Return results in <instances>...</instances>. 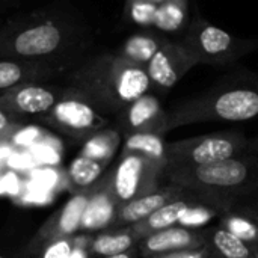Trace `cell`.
Instances as JSON below:
<instances>
[{
	"mask_svg": "<svg viewBox=\"0 0 258 258\" xmlns=\"http://www.w3.org/2000/svg\"><path fill=\"white\" fill-rule=\"evenodd\" d=\"M258 118V74L243 71L224 77L206 91L166 112L165 132L198 122H240Z\"/></svg>",
	"mask_w": 258,
	"mask_h": 258,
	"instance_id": "cell-1",
	"label": "cell"
},
{
	"mask_svg": "<svg viewBox=\"0 0 258 258\" xmlns=\"http://www.w3.org/2000/svg\"><path fill=\"white\" fill-rule=\"evenodd\" d=\"M70 89L83 95L101 112H121L147 94L151 80L139 67L119 53L97 56L68 76Z\"/></svg>",
	"mask_w": 258,
	"mask_h": 258,
	"instance_id": "cell-2",
	"label": "cell"
},
{
	"mask_svg": "<svg viewBox=\"0 0 258 258\" xmlns=\"http://www.w3.org/2000/svg\"><path fill=\"white\" fill-rule=\"evenodd\" d=\"M163 178L201 195L224 213L239 198L258 192V156L245 153L204 166L165 169Z\"/></svg>",
	"mask_w": 258,
	"mask_h": 258,
	"instance_id": "cell-3",
	"label": "cell"
},
{
	"mask_svg": "<svg viewBox=\"0 0 258 258\" xmlns=\"http://www.w3.org/2000/svg\"><path fill=\"white\" fill-rule=\"evenodd\" d=\"M248 141L242 130H224L169 142L165 169L204 166L245 154Z\"/></svg>",
	"mask_w": 258,
	"mask_h": 258,
	"instance_id": "cell-4",
	"label": "cell"
},
{
	"mask_svg": "<svg viewBox=\"0 0 258 258\" xmlns=\"http://www.w3.org/2000/svg\"><path fill=\"white\" fill-rule=\"evenodd\" d=\"M183 42L192 51L198 63L219 67L231 65L258 50V39L234 36L212 24L200 14L190 21Z\"/></svg>",
	"mask_w": 258,
	"mask_h": 258,
	"instance_id": "cell-5",
	"label": "cell"
},
{
	"mask_svg": "<svg viewBox=\"0 0 258 258\" xmlns=\"http://www.w3.org/2000/svg\"><path fill=\"white\" fill-rule=\"evenodd\" d=\"M68 39V29L60 21H38L8 35L0 42V54L15 59L47 60V57L59 53Z\"/></svg>",
	"mask_w": 258,
	"mask_h": 258,
	"instance_id": "cell-6",
	"label": "cell"
},
{
	"mask_svg": "<svg viewBox=\"0 0 258 258\" xmlns=\"http://www.w3.org/2000/svg\"><path fill=\"white\" fill-rule=\"evenodd\" d=\"M41 119L60 133L85 141L107 127V118L103 112L70 88L60 94L54 106Z\"/></svg>",
	"mask_w": 258,
	"mask_h": 258,
	"instance_id": "cell-7",
	"label": "cell"
},
{
	"mask_svg": "<svg viewBox=\"0 0 258 258\" xmlns=\"http://www.w3.org/2000/svg\"><path fill=\"white\" fill-rule=\"evenodd\" d=\"M166 165L136 153H122L116 168L109 174L110 190L119 204L160 187Z\"/></svg>",
	"mask_w": 258,
	"mask_h": 258,
	"instance_id": "cell-8",
	"label": "cell"
},
{
	"mask_svg": "<svg viewBox=\"0 0 258 258\" xmlns=\"http://www.w3.org/2000/svg\"><path fill=\"white\" fill-rule=\"evenodd\" d=\"M97 184H98V181L94 186H91L82 192L73 194V197L57 212H54L45 221V224L36 231V234L32 237V240L24 248V255L36 252L38 249H41L53 242H57L60 239L76 237L80 233V224H82V218H83L86 204H88L89 198L92 197V194L95 192Z\"/></svg>",
	"mask_w": 258,
	"mask_h": 258,
	"instance_id": "cell-9",
	"label": "cell"
},
{
	"mask_svg": "<svg viewBox=\"0 0 258 258\" xmlns=\"http://www.w3.org/2000/svg\"><path fill=\"white\" fill-rule=\"evenodd\" d=\"M197 59L186 44L166 41L147 63L145 70L151 85L160 91L172 89L195 65Z\"/></svg>",
	"mask_w": 258,
	"mask_h": 258,
	"instance_id": "cell-10",
	"label": "cell"
},
{
	"mask_svg": "<svg viewBox=\"0 0 258 258\" xmlns=\"http://www.w3.org/2000/svg\"><path fill=\"white\" fill-rule=\"evenodd\" d=\"M60 94L36 82L21 83L0 92V107L20 119L23 116H42L54 106Z\"/></svg>",
	"mask_w": 258,
	"mask_h": 258,
	"instance_id": "cell-11",
	"label": "cell"
},
{
	"mask_svg": "<svg viewBox=\"0 0 258 258\" xmlns=\"http://www.w3.org/2000/svg\"><path fill=\"white\" fill-rule=\"evenodd\" d=\"M119 113V132L124 136L132 133H166V110L160 100L153 94H144Z\"/></svg>",
	"mask_w": 258,
	"mask_h": 258,
	"instance_id": "cell-12",
	"label": "cell"
},
{
	"mask_svg": "<svg viewBox=\"0 0 258 258\" xmlns=\"http://www.w3.org/2000/svg\"><path fill=\"white\" fill-rule=\"evenodd\" d=\"M204 246L206 239L203 233L192 228L174 225L141 239L138 242V252L141 257L145 258L184 249H198Z\"/></svg>",
	"mask_w": 258,
	"mask_h": 258,
	"instance_id": "cell-13",
	"label": "cell"
},
{
	"mask_svg": "<svg viewBox=\"0 0 258 258\" xmlns=\"http://www.w3.org/2000/svg\"><path fill=\"white\" fill-rule=\"evenodd\" d=\"M119 203L116 201L115 195L110 190L109 184V175H104L98 180L97 189L89 198L82 224H80V233H85V236H89L92 233L104 231L113 227L115 218L119 209Z\"/></svg>",
	"mask_w": 258,
	"mask_h": 258,
	"instance_id": "cell-14",
	"label": "cell"
},
{
	"mask_svg": "<svg viewBox=\"0 0 258 258\" xmlns=\"http://www.w3.org/2000/svg\"><path fill=\"white\" fill-rule=\"evenodd\" d=\"M183 192H184L183 187L168 183L166 186H160L150 194H145L142 197H138L135 200H130V201L121 204L112 228L132 227V225L144 221L145 218H148L151 213L159 210L166 203L178 198Z\"/></svg>",
	"mask_w": 258,
	"mask_h": 258,
	"instance_id": "cell-15",
	"label": "cell"
},
{
	"mask_svg": "<svg viewBox=\"0 0 258 258\" xmlns=\"http://www.w3.org/2000/svg\"><path fill=\"white\" fill-rule=\"evenodd\" d=\"M198 203H207V201L201 195H198V194H195L192 190L184 189V192L178 198L166 203L165 206H162L159 210L151 213L144 221L132 225V230H133V233L141 240L145 236H150V234H153L156 231H160V230H165V228L177 225L180 218L183 216V213L190 206L198 204Z\"/></svg>",
	"mask_w": 258,
	"mask_h": 258,
	"instance_id": "cell-16",
	"label": "cell"
},
{
	"mask_svg": "<svg viewBox=\"0 0 258 258\" xmlns=\"http://www.w3.org/2000/svg\"><path fill=\"white\" fill-rule=\"evenodd\" d=\"M54 71L44 60H27L5 57L0 59V92L15 88L21 83L36 82Z\"/></svg>",
	"mask_w": 258,
	"mask_h": 258,
	"instance_id": "cell-17",
	"label": "cell"
},
{
	"mask_svg": "<svg viewBox=\"0 0 258 258\" xmlns=\"http://www.w3.org/2000/svg\"><path fill=\"white\" fill-rule=\"evenodd\" d=\"M138 242L139 237L133 233L132 227L104 230L98 231L92 237H88L86 252L92 258L116 255L132 248H136Z\"/></svg>",
	"mask_w": 258,
	"mask_h": 258,
	"instance_id": "cell-18",
	"label": "cell"
},
{
	"mask_svg": "<svg viewBox=\"0 0 258 258\" xmlns=\"http://www.w3.org/2000/svg\"><path fill=\"white\" fill-rule=\"evenodd\" d=\"M206 245L215 258H254L251 245L228 231L224 227H216L203 233Z\"/></svg>",
	"mask_w": 258,
	"mask_h": 258,
	"instance_id": "cell-19",
	"label": "cell"
},
{
	"mask_svg": "<svg viewBox=\"0 0 258 258\" xmlns=\"http://www.w3.org/2000/svg\"><path fill=\"white\" fill-rule=\"evenodd\" d=\"M168 41L160 33L154 32H141L132 35L121 47L118 51L122 57L127 60L139 65V67H147V63L151 60V57L159 51V48Z\"/></svg>",
	"mask_w": 258,
	"mask_h": 258,
	"instance_id": "cell-20",
	"label": "cell"
},
{
	"mask_svg": "<svg viewBox=\"0 0 258 258\" xmlns=\"http://www.w3.org/2000/svg\"><path fill=\"white\" fill-rule=\"evenodd\" d=\"M122 153H136L166 165L168 142L159 133H132L125 136Z\"/></svg>",
	"mask_w": 258,
	"mask_h": 258,
	"instance_id": "cell-21",
	"label": "cell"
},
{
	"mask_svg": "<svg viewBox=\"0 0 258 258\" xmlns=\"http://www.w3.org/2000/svg\"><path fill=\"white\" fill-rule=\"evenodd\" d=\"M119 144H121V132L116 128L104 127L85 141L80 154L109 165L113 154L119 148Z\"/></svg>",
	"mask_w": 258,
	"mask_h": 258,
	"instance_id": "cell-22",
	"label": "cell"
},
{
	"mask_svg": "<svg viewBox=\"0 0 258 258\" xmlns=\"http://www.w3.org/2000/svg\"><path fill=\"white\" fill-rule=\"evenodd\" d=\"M106 168H107L106 163L79 154L68 168V180L74 194L94 186L103 177Z\"/></svg>",
	"mask_w": 258,
	"mask_h": 258,
	"instance_id": "cell-23",
	"label": "cell"
},
{
	"mask_svg": "<svg viewBox=\"0 0 258 258\" xmlns=\"http://www.w3.org/2000/svg\"><path fill=\"white\" fill-rule=\"evenodd\" d=\"M189 18L187 0H165L157 6L154 27L163 33L180 32Z\"/></svg>",
	"mask_w": 258,
	"mask_h": 258,
	"instance_id": "cell-24",
	"label": "cell"
},
{
	"mask_svg": "<svg viewBox=\"0 0 258 258\" xmlns=\"http://www.w3.org/2000/svg\"><path fill=\"white\" fill-rule=\"evenodd\" d=\"M221 227L227 228L249 245L258 243V219L240 212H234L233 207L222 213Z\"/></svg>",
	"mask_w": 258,
	"mask_h": 258,
	"instance_id": "cell-25",
	"label": "cell"
},
{
	"mask_svg": "<svg viewBox=\"0 0 258 258\" xmlns=\"http://www.w3.org/2000/svg\"><path fill=\"white\" fill-rule=\"evenodd\" d=\"M219 213H222V212L219 209L213 207L212 204H209V203H198V204L190 206L183 213V216L180 218L177 225L195 230L197 227H203V225L210 224Z\"/></svg>",
	"mask_w": 258,
	"mask_h": 258,
	"instance_id": "cell-26",
	"label": "cell"
},
{
	"mask_svg": "<svg viewBox=\"0 0 258 258\" xmlns=\"http://www.w3.org/2000/svg\"><path fill=\"white\" fill-rule=\"evenodd\" d=\"M157 6L148 0H127L125 14L128 20L141 27H154Z\"/></svg>",
	"mask_w": 258,
	"mask_h": 258,
	"instance_id": "cell-27",
	"label": "cell"
},
{
	"mask_svg": "<svg viewBox=\"0 0 258 258\" xmlns=\"http://www.w3.org/2000/svg\"><path fill=\"white\" fill-rule=\"evenodd\" d=\"M76 237L60 239L57 242H53V243L38 249L36 252L24 255V258H71V255L74 254V251L77 248V239Z\"/></svg>",
	"mask_w": 258,
	"mask_h": 258,
	"instance_id": "cell-28",
	"label": "cell"
},
{
	"mask_svg": "<svg viewBox=\"0 0 258 258\" xmlns=\"http://www.w3.org/2000/svg\"><path fill=\"white\" fill-rule=\"evenodd\" d=\"M145 258H212V251L206 245L204 248H198V249H184V251L157 254V255H151V257Z\"/></svg>",
	"mask_w": 258,
	"mask_h": 258,
	"instance_id": "cell-29",
	"label": "cell"
},
{
	"mask_svg": "<svg viewBox=\"0 0 258 258\" xmlns=\"http://www.w3.org/2000/svg\"><path fill=\"white\" fill-rule=\"evenodd\" d=\"M20 118L11 115L9 112L0 107V138L14 135L20 128Z\"/></svg>",
	"mask_w": 258,
	"mask_h": 258,
	"instance_id": "cell-30",
	"label": "cell"
},
{
	"mask_svg": "<svg viewBox=\"0 0 258 258\" xmlns=\"http://www.w3.org/2000/svg\"><path fill=\"white\" fill-rule=\"evenodd\" d=\"M139 252H138V246L136 248H132L125 252H121V254H116V255H109V257H101V258H138Z\"/></svg>",
	"mask_w": 258,
	"mask_h": 258,
	"instance_id": "cell-31",
	"label": "cell"
},
{
	"mask_svg": "<svg viewBox=\"0 0 258 258\" xmlns=\"http://www.w3.org/2000/svg\"><path fill=\"white\" fill-rule=\"evenodd\" d=\"M246 153H249V154H257L258 156V135L257 136H254L252 139L248 141V151H246Z\"/></svg>",
	"mask_w": 258,
	"mask_h": 258,
	"instance_id": "cell-32",
	"label": "cell"
},
{
	"mask_svg": "<svg viewBox=\"0 0 258 258\" xmlns=\"http://www.w3.org/2000/svg\"><path fill=\"white\" fill-rule=\"evenodd\" d=\"M251 249H252V257L258 258V243L257 245H251Z\"/></svg>",
	"mask_w": 258,
	"mask_h": 258,
	"instance_id": "cell-33",
	"label": "cell"
},
{
	"mask_svg": "<svg viewBox=\"0 0 258 258\" xmlns=\"http://www.w3.org/2000/svg\"><path fill=\"white\" fill-rule=\"evenodd\" d=\"M148 2H151V3H154V5H160V3H163L165 0H148Z\"/></svg>",
	"mask_w": 258,
	"mask_h": 258,
	"instance_id": "cell-34",
	"label": "cell"
},
{
	"mask_svg": "<svg viewBox=\"0 0 258 258\" xmlns=\"http://www.w3.org/2000/svg\"><path fill=\"white\" fill-rule=\"evenodd\" d=\"M0 258H6V257H5V255H2V254H0Z\"/></svg>",
	"mask_w": 258,
	"mask_h": 258,
	"instance_id": "cell-35",
	"label": "cell"
},
{
	"mask_svg": "<svg viewBox=\"0 0 258 258\" xmlns=\"http://www.w3.org/2000/svg\"><path fill=\"white\" fill-rule=\"evenodd\" d=\"M212 258H215V257H212Z\"/></svg>",
	"mask_w": 258,
	"mask_h": 258,
	"instance_id": "cell-36",
	"label": "cell"
}]
</instances>
